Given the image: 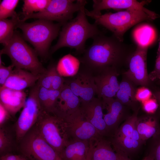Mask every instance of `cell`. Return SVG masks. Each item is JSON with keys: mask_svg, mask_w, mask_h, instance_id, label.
<instances>
[{"mask_svg": "<svg viewBox=\"0 0 160 160\" xmlns=\"http://www.w3.org/2000/svg\"><path fill=\"white\" fill-rule=\"evenodd\" d=\"M81 105L79 98L64 84L52 114L65 120L80 111Z\"/></svg>", "mask_w": 160, "mask_h": 160, "instance_id": "obj_15", "label": "cell"}, {"mask_svg": "<svg viewBox=\"0 0 160 160\" xmlns=\"http://www.w3.org/2000/svg\"><path fill=\"white\" fill-rule=\"evenodd\" d=\"M21 155L28 160H62L35 125L18 143Z\"/></svg>", "mask_w": 160, "mask_h": 160, "instance_id": "obj_8", "label": "cell"}, {"mask_svg": "<svg viewBox=\"0 0 160 160\" xmlns=\"http://www.w3.org/2000/svg\"><path fill=\"white\" fill-rule=\"evenodd\" d=\"M153 137V144L149 154L154 160H160V133Z\"/></svg>", "mask_w": 160, "mask_h": 160, "instance_id": "obj_34", "label": "cell"}, {"mask_svg": "<svg viewBox=\"0 0 160 160\" xmlns=\"http://www.w3.org/2000/svg\"><path fill=\"white\" fill-rule=\"evenodd\" d=\"M85 9L84 7L82 8L75 18L63 25L59 39L51 48L49 54H52L59 49L66 47L74 49L77 54H82L85 49L87 40L93 39L102 33L97 25L89 23Z\"/></svg>", "mask_w": 160, "mask_h": 160, "instance_id": "obj_2", "label": "cell"}, {"mask_svg": "<svg viewBox=\"0 0 160 160\" xmlns=\"http://www.w3.org/2000/svg\"><path fill=\"white\" fill-rule=\"evenodd\" d=\"M93 9L89 11L85 9L87 15H100L104 9L137 10L145 11L150 10L144 6L148 1L139 2L135 0H93Z\"/></svg>", "mask_w": 160, "mask_h": 160, "instance_id": "obj_17", "label": "cell"}, {"mask_svg": "<svg viewBox=\"0 0 160 160\" xmlns=\"http://www.w3.org/2000/svg\"><path fill=\"white\" fill-rule=\"evenodd\" d=\"M40 76L27 71L15 68L4 85L0 88L23 90L27 88H31L35 85Z\"/></svg>", "mask_w": 160, "mask_h": 160, "instance_id": "obj_18", "label": "cell"}, {"mask_svg": "<svg viewBox=\"0 0 160 160\" xmlns=\"http://www.w3.org/2000/svg\"><path fill=\"white\" fill-rule=\"evenodd\" d=\"M22 160H28L27 159L25 158L23 159Z\"/></svg>", "mask_w": 160, "mask_h": 160, "instance_id": "obj_42", "label": "cell"}, {"mask_svg": "<svg viewBox=\"0 0 160 160\" xmlns=\"http://www.w3.org/2000/svg\"><path fill=\"white\" fill-rule=\"evenodd\" d=\"M50 0H24L22 8V15L41 12L48 5Z\"/></svg>", "mask_w": 160, "mask_h": 160, "instance_id": "obj_30", "label": "cell"}, {"mask_svg": "<svg viewBox=\"0 0 160 160\" xmlns=\"http://www.w3.org/2000/svg\"><path fill=\"white\" fill-rule=\"evenodd\" d=\"M142 160H154L152 156L148 154Z\"/></svg>", "mask_w": 160, "mask_h": 160, "instance_id": "obj_41", "label": "cell"}, {"mask_svg": "<svg viewBox=\"0 0 160 160\" xmlns=\"http://www.w3.org/2000/svg\"><path fill=\"white\" fill-rule=\"evenodd\" d=\"M132 35L137 45L148 47L154 41L156 34L152 27L149 25L144 24L136 28Z\"/></svg>", "mask_w": 160, "mask_h": 160, "instance_id": "obj_27", "label": "cell"}, {"mask_svg": "<svg viewBox=\"0 0 160 160\" xmlns=\"http://www.w3.org/2000/svg\"><path fill=\"white\" fill-rule=\"evenodd\" d=\"M25 158L21 154L10 153L0 156V160H22Z\"/></svg>", "mask_w": 160, "mask_h": 160, "instance_id": "obj_38", "label": "cell"}, {"mask_svg": "<svg viewBox=\"0 0 160 160\" xmlns=\"http://www.w3.org/2000/svg\"><path fill=\"white\" fill-rule=\"evenodd\" d=\"M148 48V47L137 45L129 58L128 69L124 73L125 77L135 84L145 87L150 81L147 65Z\"/></svg>", "mask_w": 160, "mask_h": 160, "instance_id": "obj_11", "label": "cell"}, {"mask_svg": "<svg viewBox=\"0 0 160 160\" xmlns=\"http://www.w3.org/2000/svg\"><path fill=\"white\" fill-rule=\"evenodd\" d=\"M11 116L7 109L0 103V127L4 126Z\"/></svg>", "mask_w": 160, "mask_h": 160, "instance_id": "obj_37", "label": "cell"}, {"mask_svg": "<svg viewBox=\"0 0 160 160\" xmlns=\"http://www.w3.org/2000/svg\"><path fill=\"white\" fill-rule=\"evenodd\" d=\"M103 108H106L108 112L104 114V119L108 130L111 137L118 129L119 125L125 114V106L116 99H102Z\"/></svg>", "mask_w": 160, "mask_h": 160, "instance_id": "obj_16", "label": "cell"}, {"mask_svg": "<svg viewBox=\"0 0 160 160\" xmlns=\"http://www.w3.org/2000/svg\"><path fill=\"white\" fill-rule=\"evenodd\" d=\"M117 69L108 68L94 74L96 95L100 99L115 97L119 89Z\"/></svg>", "mask_w": 160, "mask_h": 160, "instance_id": "obj_13", "label": "cell"}, {"mask_svg": "<svg viewBox=\"0 0 160 160\" xmlns=\"http://www.w3.org/2000/svg\"><path fill=\"white\" fill-rule=\"evenodd\" d=\"M60 91L49 89L39 86L38 98L43 111L49 113H53Z\"/></svg>", "mask_w": 160, "mask_h": 160, "instance_id": "obj_24", "label": "cell"}, {"mask_svg": "<svg viewBox=\"0 0 160 160\" xmlns=\"http://www.w3.org/2000/svg\"><path fill=\"white\" fill-rule=\"evenodd\" d=\"M115 151L117 154L118 160H131L128 155L122 151L119 150H116Z\"/></svg>", "mask_w": 160, "mask_h": 160, "instance_id": "obj_39", "label": "cell"}, {"mask_svg": "<svg viewBox=\"0 0 160 160\" xmlns=\"http://www.w3.org/2000/svg\"><path fill=\"white\" fill-rule=\"evenodd\" d=\"M81 63L79 59L69 54L59 60L56 65V68L58 73L62 76L71 77L77 74Z\"/></svg>", "mask_w": 160, "mask_h": 160, "instance_id": "obj_26", "label": "cell"}, {"mask_svg": "<svg viewBox=\"0 0 160 160\" xmlns=\"http://www.w3.org/2000/svg\"><path fill=\"white\" fill-rule=\"evenodd\" d=\"M0 55L6 54L10 58L16 68L24 69L40 76L46 70L38 57V55L25 41L17 31L0 51Z\"/></svg>", "mask_w": 160, "mask_h": 160, "instance_id": "obj_5", "label": "cell"}, {"mask_svg": "<svg viewBox=\"0 0 160 160\" xmlns=\"http://www.w3.org/2000/svg\"><path fill=\"white\" fill-rule=\"evenodd\" d=\"M14 145L11 131L4 126L0 127V156L12 153Z\"/></svg>", "mask_w": 160, "mask_h": 160, "instance_id": "obj_29", "label": "cell"}, {"mask_svg": "<svg viewBox=\"0 0 160 160\" xmlns=\"http://www.w3.org/2000/svg\"><path fill=\"white\" fill-rule=\"evenodd\" d=\"M62 25L59 23L38 19L30 23L20 22L16 28L21 30L24 38L33 46L38 55L45 59L49 56L51 44L57 36Z\"/></svg>", "mask_w": 160, "mask_h": 160, "instance_id": "obj_4", "label": "cell"}, {"mask_svg": "<svg viewBox=\"0 0 160 160\" xmlns=\"http://www.w3.org/2000/svg\"><path fill=\"white\" fill-rule=\"evenodd\" d=\"M94 76L90 70L81 64L76 75L65 79V84L79 98L81 103L88 102L96 95Z\"/></svg>", "mask_w": 160, "mask_h": 160, "instance_id": "obj_10", "label": "cell"}, {"mask_svg": "<svg viewBox=\"0 0 160 160\" xmlns=\"http://www.w3.org/2000/svg\"><path fill=\"white\" fill-rule=\"evenodd\" d=\"M136 125L143 142L160 133V126L158 119L153 116L138 117Z\"/></svg>", "mask_w": 160, "mask_h": 160, "instance_id": "obj_23", "label": "cell"}, {"mask_svg": "<svg viewBox=\"0 0 160 160\" xmlns=\"http://www.w3.org/2000/svg\"><path fill=\"white\" fill-rule=\"evenodd\" d=\"M38 88L36 83L31 87L25 105L15 123L14 129L18 143L35 125L43 111L38 98Z\"/></svg>", "mask_w": 160, "mask_h": 160, "instance_id": "obj_9", "label": "cell"}, {"mask_svg": "<svg viewBox=\"0 0 160 160\" xmlns=\"http://www.w3.org/2000/svg\"><path fill=\"white\" fill-rule=\"evenodd\" d=\"M87 1L84 0H50L42 11L27 15H22L20 22L30 18L56 21L63 25L72 19L74 13L84 7Z\"/></svg>", "mask_w": 160, "mask_h": 160, "instance_id": "obj_7", "label": "cell"}, {"mask_svg": "<svg viewBox=\"0 0 160 160\" xmlns=\"http://www.w3.org/2000/svg\"><path fill=\"white\" fill-rule=\"evenodd\" d=\"M158 82L159 84H160V81H158Z\"/></svg>", "mask_w": 160, "mask_h": 160, "instance_id": "obj_43", "label": "cell"}, {"mask_svg": "<svg viewBox=\"0 0 160 160\" xmlns=\"http://www.w3.org/2000/svg\"><path fill=\"white\" fill-rule=\"evenodd\" d=\"M159 46L154 68L149 74L150 81H160V33L158 39Z\"/></svg>", "mask_w": 160, "mask_h": 160, "instance_id": "obj_32", "label": "cell"}, {"mask_svg": "<svg viewBox=\"0 0 160 160\" xmlns=\"http://www.w3.org/2000/svg\"><path fill=\"white\" fill-rule=\"evenodd\" d=\"M152 92L145 87L142 86L136 90L135 98L137 101L143 103L151 98Z\"/></svg>", "mask_w": 160, "mask_h": 160, "instance_id": "obj_33", "label": "cell"}, {"mask_svg": "<svg viewBox=\"0 0 160 160\" xmlns=\"http://www.w3.org/2000/svg\"><path fill=\"white\" fill-rule=\"evenodd\" d=\"M135 84L125 77L119 83L115 98L125 106L133 107L137 101L135 98L136 90Z\"/></svg>", "mask_w": 160, "mask_h": 160, "instance_id": "obj_25", "label": "cell"}, {"mask_svg": "<svg viewBox=\"0 0 160 160\" xmlns=\"http://www.w3.org/2000/svg\"><path fill=\"white\" fill-rule=\"evenodd\" d=\"M18 0H3L0 4V19H7L17 15L15 9L19 2Z\"/></svg>", "mask_w": 160, "mask_h": 160, "instance_id": "obj_31", "label": "cell"}, {"mask_svg": "<svg viewBox=\"0 0 160 160\" xmlns=\"http://www.w3.org/2000/svg\"><path fill=\"white\" fill-rule=\"evenodd\" d=\"M91 142L90 160H118L110 140L101 136Z\"/></svg>", "mask_w": 160, "mask_h": 160, "instance_id": "obj_21", "label": "cell"}, {"mask_svg": "<svg viewBox=\"0 0 160 160\" xmlns=\"http://www.w3.org/2000/svg\"><path fill=\"white\" fill-rule=\"evenodd\" d=\"M92 44L85 49L79 58L81 64L95 73L108 68L117 69L135 51L133 46L124 43L113 35L102 33L93 39Z\"/></svg>", "mask_w": 160, "mask_h": 160, "instance_id": "obj_1", "label": "cell"}, {"mask_svg": "<svg viewBox=\"0 0 160 160\" xmlns=\"http://www.w3.org/2000/svg\"><path fill=\"white\" fill-rule=\"evenodd\" d=\"M153 94L154 97L157 100L160 107V89L155 90Z\"/></svg>", "mask_w": 160, "mask_h": 160, "instance_id": "obj_40", "label": "cell"}, {"mask_svg": "<svg viewBox=\"0 0 160 160\" xmlns=\"http://www.w3.org/2000/svg\"><path fill=\"white\" fill-rule=\"evenodd\" d=\"M63 120L71 139L90 141L101 136L95 127L85 119L81 110Z\"/></svg>", "mask_w": 160, "mask_h": 160, "instance_id": "obj_12", "label": "cell"}, {"mask_svg": "<svg viewBox=\"0 0 160 160\" xmlns=\"http://www.w3.org/2000/svg\"><path fill=\"white\" fill-rule=\"evenodd\" d=\"M35 125L43 138L59 155L71 139L65 121L42 111Z\"/></svg>", "mask_w": 160, "mask_h": 160, "instance_id": "obj_6", "label": "cell"}, {"mask_svg": "<svg viewBox=\"0 0 160 160\" xmlns=\"http://www.w3.org/2000/svg\"><path fill=\"white\" fill-rule=\"evenodd\" d=\"M36 83L49 89L60 90L65 84V78L58 72L56 65L51 64L40 76Z\"/></svg>", "mask_w": 160, "mask_h": 160, "instance_id": "obj_22", "label": "cell"}, {"mask_svg": "<svg viewBox=\"0 0 160 160\" xmlns=\"http://www.w3.org/2000/svg\"><path fill=\"white\" fill-rule=\"evenodd\" d=\"M14 66L11 64L6 67L2 64H0V85L2 87L11 74Z\"/></svg>", "mask_w": 160, "mask_h": 160, "instance_id": "obj_36", "label": "cell"}, {"mask_svg": "<svg viewBox=\"0 0 160 160\" xmlns=\"http://www.w3.org/2000/svg\"><path fill=\"white\" fill-rule=\"evenodd\" d=\"M27 94L23 90L0 88V103L7 109L11 116H15L23 107Z\"/></svg>", "mask_w": 160, "mask_h": 160, "instance_id": "obj_19", "label": "cell"}, {"mask_svg": "<svg viewBox=\"0 0 160 160\" xmlns=\"http://www.w3.org/2000/svg\"><path fill=\"white\" fill-rule=\"evenodd\" d=\"M81 110L84 116L95 127L100 135L110 137L104 119L101 99L95 97L89 102L81 103Z\"/></svg>", "mask_w": 160, "mask_h": 160, "instance_id": "obj_14", "label": "cell"}, {"mask_svg": "<svg viewBox=\"0 0 160 160\" xmlns=\"http://www.w3.org/2000/svg\"><path fill=\"white\" fill-rule=\"evenodd\" d=\"M90 142L71 139L59 156L62 160H87Z\"/></svg>", "mask_w": 160, "mask_h": 160, "instance_id": "obj_20", "label": "cell"}, {"mask_svg": "<svg viewBox=\"0 0 160 160\" xmlns=\"http://www.w3.org/2000/svg\"><path fill=\"white\" fill-rule=\"evenodd\" d=\"M87 16L94 19L96 25H100L110 30L113 35L122 42L124 34L133 26L143 21H152L160 17V15L150 10H125Z\"/></svg>", "mask_w": 160, "mask_h": 160, "instance_id": "obj_3", "label": "cell"}, {"mask_svg": "<svg viewBox=\"0 0 160 160\" xmlns=\"http://www.w3.org/2000/svg\"><path fill=\"white\" fill-rule=\"evenodd\" d=\"M142 103L144 111L150 114L156 112L159 105L157 100L154 97L151 98Z\"/></svg>", "mask_w": 160, "mask_h": 160, "instance_id": "obj_35", "label": "cell"}, {"mask_svg": "<svg viewBox=\"0 0 160 160\" xmlns=\"http://www.w3.org/2000/svg\"><path fill=\"white\" fill-rule=\"evenodd\" d=\"M18 14L10 19H6L0 20V42L4 46L6 45L12 37L15 31L20 22Z\"/></svg>", "mask_w": 160, "mask_h": 160, "instance_id": "obj_28", "label": "cell"}]
</instances>
